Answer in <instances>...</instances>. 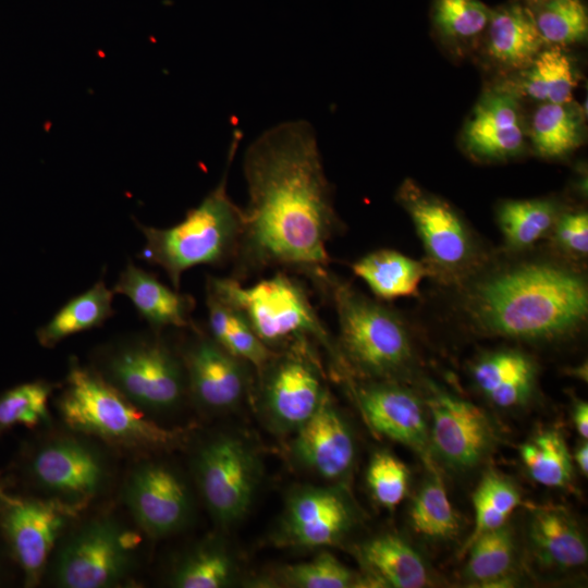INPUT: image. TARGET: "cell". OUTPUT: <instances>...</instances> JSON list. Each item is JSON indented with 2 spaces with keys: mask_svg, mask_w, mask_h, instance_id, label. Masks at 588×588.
<instances>
[{
  "mask_svg": "<svg viewBox=\"0 0 588 588\" xmlns=\"http://www.w3.org/2000/svg\"><path fill=\"white\" fill-rule=\"evenodd\" d=\"M76 510L59 500L0 493V524L28 586L38 583L54 543Z\"/></svg>",
  "mask_w": 588,
  "mask_h": 588,
  "instance_id": "cell-12",
  "label": "cell"
},
{
  "mask_svg": "<svg viewBox=\"0 0 588 588\" xmlns=\"http://www.w3.org/2000/svg\"><path fill=\"white\" fill-rule=\"evenodd\" d=\"M135 536L109 519L94 520L75 532L61 548L54 577L65 588H103L127 573Z\"/></svg>",
  "mask_w": 588,
  "mask_h": 588,
  "instance_id": "cell-9",
  "label": "cell"
},
{
  "mask_svg": "<svg viewBox=\"0 0 588 588\" xmlns=\"http://www.w3.org/2000/svg\"><path fill=\"white\" fill-rule=\"evenodd\" d=\"M281 577L295 588H347L356 585L354 573L334 555L321 552L310 561L285 567Z\"/></svg>",
  "mask_w": 588,
  "mask_h": 588,
  "instance_id": "cell-40",
  "label": "cell"
},
{
  "mask_svg": "<svg viewBox=\"0 0 588 588\" xmlns=\"http://www.w3.org/2000/svg\"><path fill=\"white\" fill-rule=\"evenodd\" d=\"M309 344H293L284 354L274 353L260 370L265 372L264 404L274 425L284 431L303 426L327 392Z\"/></svg>",
  "mask_w": 588,
  "mask_h": 588,
  "instance_id": "cell-10",
  "label": "cell"
},
{
  "mask_svg": "<svg viewBox=\"0 0 588 588\" xmlns=\"http://www.w3.org/2000/svg\"><path fill=\"white\" fill-rule=\"evenodd\" d=\"M65 424L75 431L130 448L163 449L177 442L180 432L148 418L97 370L72 358L65 387L58 400Z\"/></svg>",
  "mask_w": 588,
  "mask_h": 588,
  "instance_id": "cell-6",
  "label": "cell"
},
{
  "mask_svg": "<svg viewBox=\"0 0 588 588\" xmlns=\"http://www.w3.org/2000/svg\"><path fill=\"white\" fill-rule=\"evenodd\" d=\"M126 504L137 524L149 535L167 536L186 522L191 503L187 488L168 466L144 464L130 476Z\"/></svg>",
  "mask_w": 588,
  "mask_h": 588,
  "instance_id": "cell-17",
  "label": "cell"
},
{
  "mask_svg": "<svg viewBox=\"0 0 588 588\" xmlns=\"http://www.w3.org/2000/svg\"><path fill=\"white\" fill-rule=\"evenodd\" d=\"M527 137L540 157H566L583 143L584 114L573 101L540 103L532 114Z\"/></svg>",
  "mask_w": 588,
  "mask_h": 588,
  "instance_id": "cell-29",
  "label": "cell"
},
{
  "mask_svg": "<svg viewBox=\"0 0 588 588\" xmlns=\"http://www.w3.org/2000/svg\"><path fill=\"white\" fill-rule=\"evenodd\" d=\"M352 270L382 299L416 295L429 272L427 266L393 249L371 252L355 261Z\"/></svg>",
  "mask_w": 588,
  "mask_h": 588,
  "instance_id": "cell-27",
  "label": "cell"
},
{
  "mask_svg": "<svg viewBox=\"0 0 588 588\" xmlns=\"http://www.w3.org/2000/svg\"><path fill=\"white\" fill-rule=\"evenodd\" d=\"M206 289L234 306L270 350L316 342L340 360L305 286L285 271L247 287L232 277H208Z\"/></svg>",
  "mask_w": 588,
  "mask_h": 588,
  "instance_id": "cell-4",
  "label": "cell"
},
{
  "mask_svg": "<svg viewBox=\"0 0 588 588\" xmlns=\"http://www.w3.org/2000/svg\"><path fill=\"white\" fill-rule=\"evenodd\" d=\"M528 7L546 47L566 49L586 40L588 12L581 0H542Z\"/></svg>",
  "mask_w": 588,
  "mask_h": 588,
  "instance_id": "cell-34",
  "label": "cell"
},
{
  "mask_svg": "<svg viewBox=\"0 0 588 588\" xmlns=\"http://www.w3.org/2000/svg\"><path fill=\"white\" fill-rule=\"evenodd\" d=\"M53 385L46 381L23 383L0 396V429L15 425L35 427L48 419Z\"/></svg>",
  "mask_w": 588,
  "mask_h": 588,
  "instance_id": "cell-39",
  "label": "cell"
},
{
  "mask_svg": "<svg viewBox=\"0 0 588 588\" xmlns=\"http://www.w3.org/2000/svg\"><path fill=\"white\" fill-rule=\"evenodd\" d=\"M97 370L110 384L142 409L163 411L182 400L187 379L183 362L160 332L135 333L103 346Z\"/></svg>",
  "mask_w": 588,
  "mask_h": 588,
  "instance_id": "cell-7",
  "label": "cell"
},
{
  "mask_svg": "<svg viewBox=\"0 0 588 588\" xmlns=\"http://www.w3.org/2000/svg\"><path fill=\"white\" fill-rule=\"evenodd\" d=\"M234 575L228 551L217 544H204L192 551L179 564L171 584L179 588L226 587Z\"/></svg>",
  "mask_w": 588,
  "mask_h": 588,
  "instance_id": "cell-38",
  "label": "cell"
},
{
  "mask_svg": "<svg viewBox=\"0 0 588 588\" xmlns=\"http://www.w3.org/2000/svg\"><path fill=\"white\" fill-rule=\"evenodd\" d=\"M574 460L580 471L587 476L588 474V444L587 440L583 442L576 450Z\"/></svg>",
  "mask_w": 588,
  "mask_h": 588,
  "instance_id": "cell-44",
  "label": "cell"
},
{
  "mask_svg": "<svg viewBox=\"0 0 588 588\" xmlns=\"http://www.w3.org/2000/svg\"><path fill=\"white\" fill-rule=\"evenodd\" d=\"M491 9L481 0H433L431 20L438 37L452 50L473 48L488 26Z\"/></svg>",
  "mask_w": 588,
  "mask_h": 588,
  "instance_id": "cell-32",
  "label": "cell"
},
{
  "mask_svg": "<svg viewBox=\"0 0 588 588\" xmlns=\"http://www.w3.org/2000/svg\"><path fill=\"white\" fill-rule=\"evenodd\" d=\"M324 293L330 295L338 316L340 360L377 380H393L409 368L412 341L396 313L333 274Z\"/></svg>",
  "mask_w": 588,
  "mask_h": 588,
  "instance_id": "cell-5",
  "label": "cell"
},
{
  "mask_svg": "<svg viewBox=\"0 0 588 588\" xmlns=\"http://www.w3.org/2000/svg\"><path fill=\"white\" fill-rule=\"evenodd\" d=\"M482 41L486 57L504 75L526 68L546 48L524 0L491 9Z\"/></svg>",
  "mask_w": 588,
  "mask_h": 588,
  "instance_id": "cell-21",
  "label": "cell"
},
{
  "mask_svg": "<svg viewBox=\"0 0 588 588\" xmlns=\"http://www.w3.org/2000/svg\"><path fill=\"white\" fill-rule=\"evenodd\" d=\"M396 198L409 215L430 264L446 274H458L474 261L471 234L446 201L425 192L412 180L400 186Z\"/></svg>",
  "mask_w": 588,
  "mask_h": 588,
  "instance_id": "cell-11",
  "label": "cell"
},
{
  "mask_svg": "<svg viewBox=\"0 0 588 588\" xmlns=\"http://www.w3.org/2000/svg\"><path fill=\"white\" fill-rule=\"evenodd\" d=\"M113 294L100 278L88 290L68 301L37 330L38 342L45 347H53L73 334L102 326L114 315Z\"/></svg>",
  "mask_w": 588,
  "mask_h": 588,
  "instance_id": "cell-28",
  "label": "cell"
},
{
  "mask_svg": "<svg viewBox=\"0 0 588 588\" xmlns=\"http://www.w3.org/2000/svg\"><path fill=\"white\" fill-rule=\"evenodd\" d=\"M355 394L377 433L409 446L430 465V430L424 404L413 391L393 380H377L360 385Z\"/></svg>",
  "mask_w": 588,
  "mask_h": 588,
  "instance_id": "cell-16",
  "label": "cell"
},
{
  "mask_svg": "<svg viewBox=\"0 0 588 588\" xmlns=\"http://www.w3.org/2000/svg\"><path fill=\"white\" fill-rule=\"evenodd\" d=\"M427 406L431 418V449L449 466L469 469L488 456L495 433L490 419L479 407L434 388Z\"/></svg>",
  "mask_w": 588,
  "mask_h": 588,
  "instance_id": "cell-13",
  "label": "cell"
},
{
  "mask_svg": "<svg viewBox=\"0 0 588 588\" xmlns=\"http://www.w3.org/2000/svg\"><path fill=\"white\" fill-rule=\"evenodd\" d=\"M243 171L248 200L231 277L242 282L279 268L324 293L327 243L342 224L313 126L295 120L265 131L246 149Z\"/></svg>",
  "mask_w": 588,
  "mask_h": 588,
  "instance_id": "cell-1",
  "label": "cell"
},
{
  "mask_svg": "<svg viewBox=\"0 0 588 588\" xmlns=\"http://www.w3.org/2000/svg\"><path fill=\"white\" fill-rule=\"evenodd\" d=\"M479 391L494 405L503 408L525 404L536 382V368L525 354L497 351L479 357L471 367Z\"/></svg>",
  "mask_w": 588,
  "mask_h": 588,
  "instance_id": "cell-25",
  "label": "cell"
},
{
  "mask_svg": "<svg viewBox=\"0 0 588 588\" xmlns=\"http://www.w3.org/2000/svg\"><path fill=\"white\" fill-rule=\"evenodd\" d=\"M474 322L512 339L551 340L578 328L588 311V287L575 271L529 262L476 284L467 298Z\"/></svg>",
  "mask_w": 588,
  "mask_h": 588,
  "instance_id": "cell-2",
  "label": "cell"
},
{
  "mask_svg": "<svg viewBox=\"0 0 588 588\" xmlns=\"http://www.w3.org/2000/svg\"><path fill=\"white\" fill-rule=\"evenodd\" d=\"M555 241L565 252L584 256L588 253V216L584 211L563 215L555 221Z\"/></svg>",
  "mask_w": 588,
  "mask_h": 588,
  "instance_id": "cell-42",
  "label": "cell"
},
{
  "mask_svg": "<svg viewBox=\"0 0 588 588\" xmlns=\"http://www.w3.org/2000/svg\"><path fill=\"white\" fill-rule=\"evenodd\" d=\"M556 219V205L549 199L507 200L498 210L500 229L513 248L534 244L555 224Z\"/></svg>",
  "mask_w": 588,
  "mask_h": 588,
  "instance_id": "cell-35",
  "label": "cell"
},
{
  "mask_svg": "<svg viewBox=\"0 0 588 588\" xmlns=\"http://www.w3.org/2000/svg\"><path fill=\"white\" fill-rule=\"evenodd\" d=\"M195 473L217 522L231 525L246 515L258 481L257 461L247 444L233 437L211 440L199 450Z\"/></svg>",
  "mask_w": 588,
  "mask_h": 588,
  "instance_id": "cell-8",
  "label": "cell"
},
{
  "mask_svg": "<svg viewBox=\"0 0 588 588\" xmlns=\"http://www.w3.org/2000/svg\"><path fill=\"white\" fill-rule=\"evenodd\" d=\"M112 291L126 296L150 330L161 332L168 327L191 328L194 298L163 284L154 273L131 260L119 274Z\"/></svg>",
  "mask_w": 588,
  "mask_h": 588,
  "instance_id": "cell-22",
  "label": "cell"
},
{
  "mask_svg": "<svg viewBox=\"0 0 588 588\" xmlns=\"http://www.w3.org/2000/svg\"><path fill=\"white\" fill-rule=\"evenodd\" d=\"M366 479L376 501L392 509L400 504L406 494L408 469L395 456L379 452L368 465Z\"/></svg>",
  "mask_w": 588,
  "mask_h": 588,
  "instance_id": "cell-41",
  "label": "cell"
},
{
  "mask_svg": "<svg viewBox=\"0 0 588 588\" xmlns=\"http://www.w3.org/2000/svg\"><path fill=\"white\" fill-rule=\"evenodd\" d=\"M528 5H532L539 1H542V0H524Z\"/></svg>",
  "mask_w": 588,
  "mask_h": 588,
  "instance_id": "cell-45",
  "label": "cell"
},
{
  "mask_svg": "<svg viewBox=\"0 0 588 588\" xmlns=\"http://www.w3.org/2000/svg\"><path fill=\"white\" fill-rule=\"evenodd\" d=\"M475 526L465 549L478 536L506 524L520 504V493L515 483L497 470L487 471L473 494Z\"/></svg>",
  "mask_w": 588,
  "mask_h": 588,
  "instance_id": "cell-36",
  "label": "cell"
},
{
  "mask_svg": "<svg viewBox=\"0 0 588 588\" xmlns=\"http://www.w3.org/2000/svg\"><path fill=\"white\" fill-rule=\"evenodd\" d=\"M469 556L466 578L481 587H500L510 581L516 548L512 529L505 524L478 536L465 549Z\"/></svg>",
  "mask_w": 588,
  "mask_h": 588,
  "instance_id": "cell-31",
  "label": "cell"
},
{
  "mask_svg": "<svg viewBox=\"0 0 588 588\" xmlns=\"http://www.w3.org/2000/svg\"><path fill=\"white\" fill-rule=\"evenodd\" d=\"M464 149L480 160H506L526 147L520 99L495 86L477 101L462 131Z\"/></svg>",
  "mask_w": 588,
  "mask_h": 588,
  "instance_id": "cell-15",
  "label": "cell"
},
{
  "mask_svg": "<svg viewBox=\"0 0 588 588\" xmlns=\"http://www.w3.org/2000/svg\"><path fill=\"white\" fill-rule=\"evenodd\" d=\"M240 133L235 134L228 164L219 184L184 219L164 229L137 223L145 237L139 257L159 266L173 289L179 290L183 273L200 265L223 266L232 261L243 225V209L230 198L228 170L234 158Z\"/></svg>",
  "mask_w": 588,
  "mask_h": 588,
  "instance_id": "cell-3",
  "label": "cell"
},
{
  "mask_svg": "<svg viewBox=\"0 0 588 588\" xmlns=\"http://www.w3.org/2000/svg\"><path fill=\"white\" fill-rule=\"evenodd\" d=\"M573 420L577 432L585 440L588 439V405L586 402H577L573 409Z\"/></svg>",
  "mask_w": 588,
  "mask_h": 588,
  "instance_id": "cell-43",
  "label": "cell"
},
{
  "mask_svg": "<svg viewBox=\"0 0 588 588\" xmlns=\"http://www.w3.org/2000/svg\"><path fill=\"white\" fill-rule=\"evenodd\" d=\"M195 335L183 355L187 385L195 401L211 411L236 406L245 394L244 360L222 348L194 326Z\"/></svg>",
  "mask_w": 588,
  "mask_h": 588,
  "instance_id": "cell-18",
  "label": "cell"
},
{
  "mask_svg": "<svg viewBox=\"0 0 588 588\" xmlns=\"http://www.w3.org/2000/svg\"><path fill=\"white\" fill-rule=\"evenodd\" d=\"M523 463L530 477L551 488L566 487L573 477V461L562 434L541 430L520 448Z\"/></svg>",
  "mask_w": 588,
  "mask_h": 588,
  "instance_id": "cell-33",
  "label": "cell"
},
{
  "mask_svg": "<svg viewBox=\"0 0 588 588\" xmlns=\"http://www.w3.org/2000/svg\"><path fill=\"white\" fill-rule=\"evenodd\" d=\"M352 523L351 506L340 491L304 487L290 495L286 502L280 539L294 547L329 546L339 541Z\"/></svg>",
  "mask_w": 588,
  "mask_h": 588,
  "instance_id": "cell-19",
  "label": "cell"
},
{
  "mask_svg": "<svg viewBox=\"0 0 588 588\" xmlns=\"http://www.w3.org/2000/svg\"><path fill=\"white\" fill-rule=\"evenodd\" d=\"M358 551L370 583L394 588H421L430 583L421 555L396 535L373 537Z\"/></svg>",
  "mask_w": 588,
  "mask_h": 588,
  "instance_id": "cell-26",
  "label": "cell"
},
{
  "mask_svg": "<svg viewBox=\"0 0 588 588\" xmlns=\"http://www.w3.org/2000/svg\"><path fill=\"white\" fill-rule=\"evenodd\" d=\"M32 474L53 499L78 511L99 492L106 470L90 446L62 439L47 443L36 453Z\"/></svg>",
  "mask_w": 588,
  "mask_h": 588,
  "instance_id": "cell-14",
  "label": "cell"
},
{
  "mask_svg": "<svg viewBox=\"0 0 588 588\" xmlns=\"http://www.w3.org/2000/svg\"><path fill=\"white\" fill-rule=\"evenodd\" d=\"M293 454L303 466L326 479H339L351 469L353 436L328 392L313 416L296 430Z\"/></svg>",
  "mask_w": 588,
  "mask_h": 588,
  "instance_id": "cell-20",
  "label": "cell"
},
{
  "mask_svg": "<svg viewBox=\"0 0 588 588\" xmlns=\"http://www.w3.org/2000/svg\"><path fill=\"white\" fill-rule=\"evenodd\" d=\"M209 335L233 356L261 370L274 355L256 335L245 317L206 289Z\"/></svg>",
  "mask_w": 588,
  "mask_h": 588,
  "instance_id": "cell-30",
  "label": "cell"
},
{
  "mask_svg": "<svg viewBox=\"0 0 588 588\" xmlns=\"http://www.w3.org/2000/svg\"><path fill=\"white\" fill-rule=\"evenodd\" d=\"M529 540L542 565L568 571L586 564V539L575 518L564 509L540 506L530 513Z\"/></svg>",
  "mask_w": 588,
  "mask_h": 588,
  "instance_id": "cell-24",
  "label": "cell"
},
{
  "mask_svg": "<svg viewBox=\"0 0 588 588\" xmlns=\"http://www.w3.org/2000/svg\"><path fill=\"white\" fill-rule=\"evenodd\" d=\"M409 516L414 530L429 539L448 540L458 531V517L437 476L421 486L413 501Z\"/></svg>",
  "mask_w": 588,
  "mask_h": 588,
  "instance_id": "cell-37",
  "label": "cell"
},
{
  "mask_svg": "<svg viewBox=\"0 0 588 588\" xmlns=\"http://www.w3.org/2000/svg\"><path fill=\"white\" fill-rule=\"evenodd\" d=\"M566 49L546 47L526 68L504 75L495 87L518 99L540 103H567L573 101L579 75Z\"/></svg>",
  "mask_w": 588,
  "mask_h": 588,
  "instance_id": "cell-23",
  "label": "cell"
}]
</instances>
